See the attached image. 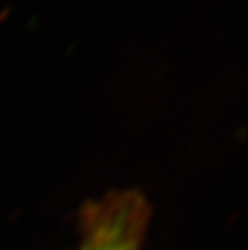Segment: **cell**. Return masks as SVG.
Returning <instances> with one entry per match:
<instances>
[{"label": "cell", "mask_w": 248, "mask_h": 250, "mask_svg": "<svg viewBox=\"0 0 248 250\" xmlns=\"http://www.w3.org/2000/svg\"><path fill=\"white\" fill-rule=\"evenodd\" d=\"M144 228V205L133 195L119 197L91 215L82 250H135Z\"/></svg>", "instance_id": "1"}]
</instances>
